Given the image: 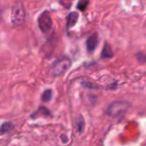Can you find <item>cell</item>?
<instances>
[{
    "instance_id": "obj_1",
    "label": "cell",
    "mask_w": 146,
    "mask_h": 146,
    "mask_svg": "<svg viewBox=\"0 0 146 146\" xmlns=\"http://www.w3.org/2000/svg\"><path fill=\"white\" fill-rule=\"evenodd\" d=\"M26 12L24 5L21 1H17L11 8V21L16 26L22 25L25 21Z\"/></svg>"
},
{
    "instance_id": "obj_2",
    "label": "cell",
    "mask_w": 146,
    "mask_h": 146,
    "mask_svg": "<svg viewBox=\"0 0 146 146\" xmlns=\"http://www.w3.org/2000/svg\"><path fill=\"white\" fill-rule=\"evenodd\" d=\"M71 60L67 57H63L54 62L51 66V72L54 76L64 74L71 66Z\"/></svg>"
},
{
    "instance_id": "obj_3",
    "label": "cell",
    "mask_w": 146,
    "mask_h": 146,
    "mask_svg": "<svg viewBox=\"0 0 146 146\" xmlns=\"http://www.w3.org/2000/svg\"><path fill=\"white\" fill-rule=\"evenodd\" d=\"M130 105L125 101H116L109 105L107 108V113L111 116H118L125 112L129 108Z\"/></svg>"
},
{
    "instance_id": "obj_4",
    "label": "cell",
    "mask_w": 146,
    "mask_h": 146,
    "mask_svg": "<svg viewBox=\"0 0 146 146\" xmlns=\"http://www.w3.org/2000/svg\"><path fill=\"white\" fill-rule=\"evenodd\" d=\"M38 25L40 30L44 34H47L52 28V19L48 11H44L40 14L38 19Z\"/></svg>"
},
{
    "instance_id": "obj_5",
    "label": "cell",
    "mask_w": 146,
    "mask_h": 146,
    "mask_svg": "<svg viewBox=\"0 0 146 146\" xmlns=\"http://www.w3.org/2000/svg\"><path fill=\"white\" fill-rule=\"evenodd\" d=\"M98 44V34H94L90 36L86 41V47L88 51H93L96 49Z\"/></svg>"
},
{
    "instance_id": "obj_6",
    "label": "cell",
    "mask_w": 146,
    "mask_h": 146,
    "mask_svg": "<svg viewBox=\"0 0 146 146\" xmlns=\"http://www.w3.org/2000/svg\"><path fill=\"white\" fill-rule=\"evenodd\" d=\"M78 13L76 11H72L67 16V22H66V27L68 29H70L71 27H74L77 23L78 19Z\"/></svg>"
},
{
    "instance_id": "obj_7",
    "label": "cell",
    "mask_w": 146,
    "mask_h": 146,
    "mask_svg": "<svg viewBox=\"0 0 146 146\" xmlns=\"http://www.w3.org/2000/svg\"><path fill=\"white\" fill-rule=\"evenodd\" d=\"M114 56L113 50L111 46L108 44H105L104 48L101 52V58H111Z\"/></svg>"
},
{
    "instance_id": "obj_8",
    "label": "cell",
    "mask_w": 146,
    "mask_h": 146,
    "mask_svg": "<svg viewBox=\"0 0 146 146\" xmlns=\"http://www.w3.org/2000/svg\"><path fill=\"white\" fill-rule=\"evenodd\" d=\"M14 128V125L11 122H4L1 125V134L9 133Z\"/></svg>"
},
{
    "instance_id": "obj_9",
    "label": "cell",
    "mask_w": 146,
    "mask_h": 146,
    "mask_svg": "<svg viewBox=\"0 0 146 146\" xmlns=\"http://www.w3.org/2000/svg\"><path fill=\"white\" fill-rule=\"evenodd\" d=\"M51 96H52V91L50 89H47L44 91L41 95V100L44 102H48L51 99Z\"/></svg>"
},
{
    "instance_id": "obj_10",
    "label": "cell",
    "mask_w": 146,
    "mask_h": 146,
    "mask_svg": "<svg viewBox=\"0 0 146 146\" xmlns=\"http://www.w3.org/2000/svg\"><path fill=\"white\" fill-rule=\"evenodd\" d=\"M89 1H80L77 4V7L81 11H84L88 6Z\"/></svg>"
}]
</instances>
